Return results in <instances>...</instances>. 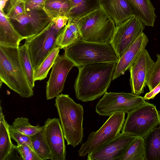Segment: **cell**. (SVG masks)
I'll return each instance as SVG.
<instances>
[{
    "label": "cell",
    "mask_w": 160,
    "mask_h": 160,
    "mask_svg": "<svg viewBox=\"0 0 160 160\" xmlns=\"http://www.w3.org/2000/svg\"><path fill=\"white\" fill-rule=\"evenodd\" d=\"M116 63H97L78 67V72L74 84L77 99L88 102L104 95L112 80Z\"/></svg>",
    "instance_id": "6da1fadb"
},
{
    "label": "cell",
    "mask_w": 160,
    "mask_h": 160,
    "mask_svg": "<svg viewBox=\"0 0 160 160\" xmlns=\"http://www.w3.org/2000/svg\"><path fill=\"white\" fill-rule=\"evenodd\" d=\"M0 79L22 98L33 95L21 65L18 48L0 45Z\"/></svg>",
    "instance_id": "7a4b0ae2"
},
{
    "label": "cell",
    "mask_w": 160,
    "mask_h": 160,
    "mask_svg": "<svg viewBox=\"0 0 160 160\" xmlns=\"http://www.w3.org/2000/svg\"><path fill=\"white\" fill-rule=\"evenodd\" d=\"M55 106L67 145L74 148L81 143L84 137L83 107L68 95L62 94L56 98Z\"/></svg>",
    "instance_id": "3957f363"
},
{
    "label": "cell",
    "mask_w": 160,
    "mask_h": 160,
    "mask_svg": "<svg viewBox=\"0 0 160 160\" xmlns=\"http://www.w3.org/2000/svg\"><path fill=\"white\" fill-rule=\"evenodd\" d=\"M65 56L77 67L100 63H117L119 58L110 44L79 39L64 48Z\"/></svg>",
    "instance_id": "277c9868"
},
{
    "label": "cell",
    "mask_w": 160,
    "mask_h": 160,
    "mask_svg": "<svg viewBox=\"0 0 160 160\" xmlns=\"http://www.w3.org/2000/svg\"><path fill=\"white\" fill-rule=\"evenodd\" d=\"M73 19L79 28L82 40L99 43H110L115 24L101 5L84 16Z\"/></svg>",
    "instance_id": "5b68a950"
},
{
    "label": "cell",
    "mask_w": 160,
    "mask_h": 160,
    "mask_svg": "<svg viewBox=\"0 0 160 160\" xmlns=\"http://www.w3.org/2000/svg\"><path fill=\"white\" fill-rule=\"evenodd\" d=\"M160 123L156 106L148 102L128 113L121 132L143 138Z\"/></svg>",
    "instance_id": "8992f818"
},
{
    "label": "cell",
    "mask_w": 160,
    "mask_h": 160,
    "mask_svg": "<svg viewBox=\"0 0 160 160\" xmlns=\"http://www.w3.org/2000/svg\"><path fill=\"white\" fill-rule=\"evenodd\" d=\"M125 115V113H114L98 130L91 132L78 150L79 156L84 157L96 151L116 137L122 128Z\"/></svg>",
    "instance_id": "52a82bcc"
},
{
    "label": "cell",
    "mask_w": 160,
    "mask_h": 160,
    "mask_svg": "<svg viewBox=\"0 0 160 160\" xmlns=\"http://www.w3.org/2000/svg\"><path fill=\"white\" fill-rule=\"evenodd\" d=\"M147 102L131 92H107L96 104L95 111L100 115L110 117L117 112L128 113Z\"/></svg>",
    "instance_id": "ba28073f"
},
{
    "label": "cell",
    "mask_w": 160,
    "mask_h": 160,
    "mask_svg": "<svg viewBox=\"0 0 160 160\" xmlns=\"http://www.w3.org/2000/svg\"><path fill=\"white\" fill-rule=\"evenodd\" d=\"M62 29H57L52 22L38 35L25 39V44L27 47L34 71L57 44Z\"/></svg>",
    "instance_id": "9c48e42d"
},
{
    "label": "cell",
    "mask_w": 160,
    "mask_h": 160,
    "mask_svg": "<svg viewBox=\"0 0 160 160\" xmlns=\"http://www.w3.org/2000/svg\"><path fill=\"white\" fill-rule=\"evenodd\" d=\"M14 28L24 39L42 32L52 22L43 9H37L9 18Z\"/></svg>",
    "instance_id": "30bf717a"
},
{
    "label": "cell",
    "mask_w": 160,
    "mask_h": 160,
    "mask_svg": "<svg viewBox=\"0 0 160 160\" xmlns=\"http://www.w3.org/2000/svg\"><path fill=\"white\" fill-rule=\"evenodd\" d=\"M145 25L135 16L116 25L110 44L119 59L145 29Z\"/></svg>",
    "instance_id": "8fae6325"
},
{
    "label": "cell",
    "mask_w": 160,
    "mask_h": 160,
    "mask_svg": "<svg viewBox=\"0 0 160 160\" xmlns=\"http://www.w3.org/2000/svg\"><path fill=\"white\" fill-rule=\"evenodd\" d=\"M138 137L120 133L98 150L88 154L87 160H122L130 146Z\"/></svg>",
    "instance_id": "7c38bea8"
},
{
    "label": "cell",
    "mask_w": 160,
    "mask_h": 160,
    "mask_svg": "<svg viewBox=\"0 0 160 160\" xmlns=\"http://www.w3.org/2000/svg\"><path fill=\"white\" fill-rule=\"evenodd\" d=\"M43 126V136L50 152L51 160H66L65 138L59 119L48 118Z\"/></svg>",
    "instance_id": "4fadbf2b"
},
{
    "label": "cell",
    "mask_w": 160,
    "mask_h": 160,
    "mask_svg": "<svg viewBox=\"0 0 160 160\" xmlns=\"http://www.w3.org/2000/svg\"><path fill=\"white\" fill-rule=\"evenodd\" d=\"M154 63L148 51L144 49L130 65V85L131 93L140 95L143 93L147 79Z\"/></svg>",
    "instance_id": "5bb4252c"
},
{
    "label": "cell",
    "mask_w": 160,
    "mask_h": 160,
    "mask_svg": "<svg viewBox=\"0 0 160 160\" xmlns=\"http://www.w3.org/2000/svg\"><path fill=\"white\" fill-rule=\"evenodd\" d=\"M74 64L64 55H58L53 65L47 82L46 98L47 100L56 98L63 91L64 83Z\"/></svg>",
    "instance_id": "9a60e30c"
},
{
    "label": "cell",
    "mask_w": 160,
    "mask_h": 160,
    "mask_svg": "<svg viewBox=\"0 0 160 160\" xmlns=\"http://www.w3.org/2000/svg\"><path fill=\"white\" fill-rule=\"evenodd\" d=\"M148 42V37L142 32L124 52L117 63L112 80L124 74L137 57L144 48Z\"/></svg>",
    "instance_id": "2e32d148"
},
{
    "label": "cell",
    "mask_w": 160,
    "mask_h": 160,
    "mask_svg": "<svg viewBox=\"0 0 160 160\" xmlns=\"http://www.w3.org/2000/svg\"><path fill=\"white\" fill-rule=\"evenodd\" d=\"M100 3L116 25L135 16L128 0H100Z\"/></svg>",
    "instance_id": "e0dca14e"
},
{
    "label": "cell",
    "mask_w": 160,
    "mask_h": 160,
    "mask_svg": "<svg viewBox=\"0 0 160 160\" xmlns=\"http://www.w3.org/2000/svg\"><path fill=\"white\" fill-rule=\"evenodd\" d=\"M24 38L16 30L4 10H0V45L18 48Z\"/></svg>",
    "instance_id": "ac0fdd59"
},
{
    "label": "cell",
    "mask_w": 160,
    "mask_h": 160,
    "mask_svg": "<svg viewBox=\"0 0 160 160\" xmlns=\"http://www.w3.org/2000/svg\"><path fill=\"white\" fill-rule=\"evenodd\" d=\"M135 16L147 26L153 27L156 18L155 9L150 0H128Z\"/></svg>",
    "instance_id": "d6986e66"
},
{
    "label": "cell",
    "mask_w": 160,
    "mask_h": 160,
    "mask_svg": "<svg viewBox=\"0 0 160 160\" xmlns=\"http://www.w3.org/2000/svg\"><path fill=\"white\" fill-rule=\"evenodd\" d=\"M143 139L145 160H160V123Z\"/></svg>",
    "instance_id": "ffe728a7"
},
{
    "label": "cell",
    "mask_w": 160,
    "mask_h": 160,
    "mask_svg": "<svg viewBox=\"0 0 160 160\" xmlns=\"http://www.w3.org/2000/svg\"><path fill=\"white\" fill-rule=\"evenodd\" d=\"M0 160L7 159L13 149L9 131V125L5 119L0 108Z\"/></svg>",
    "instance_id": "44dd1931"
},
{
    "label": "cell",
    "mask_w": 160,
    "mask_h": 160,
    "mask_svg": "<svg viewBox=\"0 0 160 160\" xmlns=\"http://www.w3.org/2000/svg\"><path fill=\"white\" fill-rule=\"evenodd\" d=\"M71 9L69 18L76 19L99 8L100 0H70Z\"/></svg>",
    "instance_id": "7402d4cb"
},
{
    "label": "cell",
    "mask_w": 160,
    "mask_h": 160,
    "mask_svg": "<svg viewBox=\"0 0 160 160\" xmlns=\"http://www.w3.org/2000/svg\"><path fill=\"white\" fill-rule=\"evenodd\" d=\"M71 9L70 0H46L43 10L52 19L58 16L69 18Z\"/></svg>",
    "instance_id": "603a6c76"
},
{
    "label": "cell",
    "mask_w": 160,
    "mask_h": 160,
    "mask_svg": "<svg viewBox=\"0 0 160 160\" xmlns=\"http://www.w3.org/2000/svg\"><path fill=\"white\" fill-rule=\"evenodd\" d=\"M61 49L60 47L57 44L40 66L34 71L35 81H41L47 78L48 72L54 64Z\"/></svg>",
    "instance_id": "cb8c5ba5"
},
{
    "label": "cell",
    "mask_w": 160,
    "mask_h": 160,
    "mask_svg": "<svg viewBox=\"0 0 160 160\" xmlns=\"http://www.w3.org/2000/svg\"><path fill=\"white\" fill-rule=\"evenodd\" d=\"M20 59L22 67L28 83L32 89L35 86L34 70L27 47L24 43L18 47Z\"/></svg>",
    "instance_id": "d4e9b609"
},
{
    "label": "cell",
    "mask_w": 160,
    "mask_h": 160,
    "mask_svg": "<svg viewBox=\"0 0 160 160\" xmlns=\"http://www.w3.org/2000/svg\"><path fill=\"white\" fill-rule=\"evenodd\" d=\"M43 128L44 126H41L39 124L32 125L28 118L23 117L15 119L12 125L9 126V129L29 136L42 131Z\"/></svg>",
    "instance_id": "484cf974"
},
{
    "label": "cell",
    "mask_w": 160,
    "mask_h": 160,
    "mask_svg": "<svg viewBox=\"0 0 160 160\" xmlns=\"http://www.w3.org/2000/svg\"><path fill=\"white\" fill-rule=\"evenodd\" d=\"M30 137L34 151L41 160H51L50 152L45 142L42 130Z\"/></svg>",
    "instance_id": "4316f807"
},
{
    "label": "cell",
    "mask_w": 160,
    "mask_h": 160,
    "mask_svg": "<svg viewBox=\"0 0 160 160\" xmlns=\"http://www.w3.org/2000/svg\"><path fill=\"white\" fill-rule=\"evenodd\" d=\"M122 160H145L143 138L138 137L132 143Z\"/></svg>",
    "instance_id": "83f0119b"
},
{
    "label": "cell",
    "mask_w": 160,
    "mask_h": 160,
    "mask_svg": "<svg viewBox=\"0 0 160 160\" xmlns=\"http://www.w3.org/2000/svg\"><path fill=\"white\" fill-rule=\"evenodd\" d=\"M80 39H81V36L73 32L67 24L62 28L58 39L57 44L61 49H64Z\"/></svg>",
    "instance_id": "f1b7e54d"
},
{
    "label": "cell",
    "mask_w": 160,
    "mask_h": 160,
    "mask_svg": "<svg viewBox=\"0 0 160 160\" xmlns=\"http://www.w3.org/2000/svg\"><path fill=\"white\" fill-rule=\"evenodd\" d=\"M157 60L154 62L147 79L146 86L150 91L160 82V54L156 55Z\"/></svg>",
    "instance_id": "f546056e"
},
{
    "label": "cell",
    "mask_w": 160,
    "mask_h": 160,
    "mask_svg": "<svg viewBox=\"0 0 160 160\" xmlns=\"http://www.w3.org/2000/svg\"><path fill=\"white\" fill-rule=\"evenodd\" d=\"M6 16L8 18L14 17L26 12L24 1L9 0L8 2Z\"/></svg>",
    "instance_id": "4dcf8cb0"
},
{
    "label": "cell",
    "mask_w": 160,
    "mask_h": 160,
    "mask_svg": "<svg viewBox=\"0 0 160 160\" xmlns=\"http://www.w3.org/2000/svg\"><path fill=\"white\" fill-rule=\"evenodd\" d=\"M13 147L20 155L21 159L41 160L35 152L27 145L16 146L14 145Z\"/></svg>",
    "instance_id": "1f68e13d"
},
{
    "label": "cell",
    "mask_w": 160,
    "mask_h": 160,
    "mask_svg": "<svg viewBox=\"0 0 160 160\" xmlns=\"http://www.w3.org/2000/svg\"><path fill=\"white\" fill-rule=\"evenodd\" d=\"M9 131L11 138L17 143V145H25L34 151L30 136L9 128Z\"/></svg>",
    "instance_id": "d6a6232c"
},
{
    "label": "cell",
    "mask_w": 160,
    "mask_h": 160,
    "mask_svg": "<svg viewBox=\"0 0 160 160\" xmlns=\"http://www.w3.org/2000/svg\"><path fill=\"white\" fill-rule=\"evenodd\" d=\"M46 0H24L26 11L37 9H43Z\"/></svg>",
    "instance_id": "836d02e7"
},
{
    "label": "cell",
    "mask_w": 160,
    "mask_h": 160,
    "mask_svg": "<svg viewBox=\"0 0 160 160\" xmlns=\"http://www.w3.org/2000/svg\"><path fill=\"white\" fill-rule=\"evenodd\" d=\"M69 18L66 16H58L52 19V21L55 28L60 30L67 24Z\"/></svg>",
    "instance_id": "e575fe53"
},
{
    "label": "cell",
    "mask_w": 160,
    "mask_h": 160,
    "mask_svg": "<svg viewBox=\"0 0 160 160\" xmlns=\"http://www.w3.org/2000/svg\"><path fill=\"white\" fill-rule=\"evenodd\" d=\"M160 92V82L152 90L147 93L143 97L144 100L153 99Z\"/></svg>",
    "instance_id": "d590c367"
},
{
    "label": "cell",
    "mask_w": 160,
    "mask_h": 160,
    "mask_svg": "<svg viewBox=\"0 0 160 160\" xmlns=\"http://www.w3.org/2000/svg\"><path fill=\"white\" fill-rule=\"evenodd\" d=\"M9 0H0V10H3Z\"/></svg>",
    "instance_id": "8d00e7d4"
},
{
    "label": "cell",
    "mask_w": 160,
    "mask_h": 160,
    "mask_svg": "<svg viewBox=\"0 0 160 160\" xmlns=\"http://www.w3.org/2000/svg\"><path fill=\"white\" fill-rule=\"evenodd\" d=\"M158 113L159 117V118L160 120V110L158 111Z\"/></svg>",
    "instance_id": "74e56055"
}]
</instances>
